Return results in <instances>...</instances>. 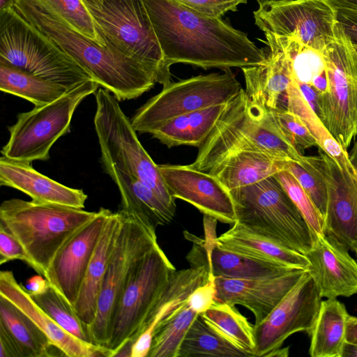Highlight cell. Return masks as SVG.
I'll return each instance as SVG.
<instances>
[{
	"instance_id": "obj_1",
	"label": "cell",
	"mask_w": 357,
	"mask_h": 357,
	"mask_svg": "<svg viewBox=\"0 0 357 357\" xmlns=\"http://www.w3.org/2000/svg\"><path fill=\"white\" fill-rule=\"evenodd\" d=\"M168 68L185 63L204 69L261 65L266 52L244 32L175 0H143Z\"/></svg>"
},
{
	"instance_id": "obj_2",
	"label": "cell",
	"mask_w": 357,
	"mask_h": 357,
	"mask_svg": "<svg viewBox=\"0 0 357 357\" xmlns=\"http://www.w3.org/2000/svg\"><path fill=\"white\" fill-rule=\"evenodd\" d=\"M13 8L119 101L137 98L157 83L155 75L142 64L75 31L36 0H15Z\"/></svg>"
},
{
	"instance_id": "obj_3",
	"label": "cell",
	"mask_w": 357,
	"mask_h": 357,
	"mask_svg": "<svg viewBox=\"0 0 357 357\" xmlns=\"http://www.w3.org/2000/svg\"><path fill=\"white\" fill-rule=\"evenodd\" d=\"M97 213L83 208L13 198L0 206V227L22 245L33 269L45 278L63 244Z\"/></svg>"
},
{
	"instance_id": "obj_4",
	"label": "cell",
	"mask_w": 357,
	"mask_h": 357,
	"mask_svg": "<svg viewBox=\"0 0 357 357\" xmlns=\"http://www.w3.org/2000/svg\"><path fill=\"white\" fill-rule=\"evenodd\" d=\"M236 222L284 248L305 255L315 234L275 174L229 190Z\"/></svg>"
},
{
	"instance_id": "obj_5",
	"label": "cell",
	"mask_w": 357,
	"mask_h": 357,
	"mask_svg": "<svg viewBox=\"0 0 357 357\" xmlns=\"http://www.w3.org/2000/svg\"><path fill=\"white\" fill-rule=\"evenodd\" d=\"M0 65L68 89L93 79L85 69L14 8L0 11Z\"/></svg>"
},
{
	"instance_id": "obj_6",
	"label": "cell",
	"mask_w": 357,
	"mask_h": 357,
	"mask_svg": "<svg viewBox=\"0 0 357 357\" xmlns=\"http://www.w3.org/2000/svg\"><path fill=\"white\" fill-rule=\"evenodd\" d=\"M105 44L150 70L157 82H171L170 69L143 0H83Z\"/></svg>"
},
{
	"instance_id": "obj_7",
	"label": "cell",
	"mask_w": 357,
	"mask_h": 357,
	"mask_svg": "<svg viewBox=\"0 0 357 357\" xmlns=\"http://www.w3.org/2000/svg\"><path fill=\"white\" fill-rule=\"evenodd\" d=\"M94 94L96 102L94 126L101 162H109L137 177L176 210L175 199L167 188L158 165L140 143L131 119L123 112L119 100L102 87Z\"/></svg>"
},
{
	"instance_id": "obj_8",
	"label": "cell",
	"mask_w": 357,
	"mask_h": 357,
	"mask_svg": "<svg viewBox=\"0 0 357 357\" xmlns=\"http://www.w3.org/2000/svg\"><path fill=\"white\" fill-rule=\"evenodd\" d=\"M99 86L93 79L86 81L50 103L19 114L8 128L9 139L1 149L2 155L27 162L47 160L52 145L69 131L77 107Z\"/></svg>"
},
{
	"instance_id": "obj_9",
	"label": "cell",
	"mask_w": 357,
	"mask_h": 357,
	"mask_svg": "<svg viewBox=\"0 0 357 357\" xmlns=\"http://www.w3.org/2000/svg\"><path fill=\"white\" fill-rule=\"evenodd\" d=\"M322 53L328 90L319 96L318 117L347 151L357 137V52L338 22L334 39Z\"/></svg>"
},
{
	"instance_id": "obj_10",
	"label": "cell",
	"mask_w": 357,
	"mask_h": 357,
	"mask_svg": "<svg viewBox=\"0 0 357 357\" xmlns=\"http://www.w3.org/2000/svg\"><path fill=\"white\" fill-rule=\"evenodd\" d=\"M241 89L231 69L171 82L135 112L131 123L136 131L151 134L178 116L228 102Z\"/></svg>"
},
{
	"instance_id": "obj_11",
	"label": "cell",
	"mask_w": 357,
	"mask_h": 357,
	"mask_svg": "<svg viewBox=\"0 0 357 357\" xmlns=\"http://www.w3.org/2000/svg\"><path fill=\"white\" fill-rule=\"evenodd\" d=\"M176 268L159 244L140 260L132 271L113 316L106 348L116 356L137 338L145 320Z\"/></svg>"
},
{
	"instance_id": "obj_12",
	"label": "cell",
	"mask_w": 357,
	"mask_h": 357,
	"mask_svg": "<svg viewBox=\"0 0 357 357\" xmlns=\"http://www.w3.org/2000/svg\"><path fill=\"white\" fill-rule=\"evenodd\" d=\"M121 212L123 221L101 285L95 320L88 326L93 342L105 349L113 316L132 271L158 243L155 229Z\"/></svg>"
},
{
	"instance_id": "obj_13",
	"label": "cell",
	"mask_w": 357,
	"mask_h": 357,
	"mask_svg": "<svg viewBox=\"0 0 357 357\" xmlns=\"http://www.w3.org/2000/svg\"><path fill=\"white\" fill-rule=\"evenodd\" d=\"M255 23L264 34L294 36L323 52L334 39L336 10L322 0H260Z\"/></svg>"
},
{
	"instance_id": "obj_14",
	"label": "cell",
	"mask_w": 357,
	"mask_h": 357,
	"mask_svg": "<svg viewBox=\"0 0 357 357\" xmlns=\"http://www.w3.org/2000/svg\"><path fill=\"white\" fill-rule=\"evenodd\" d=\"M321 298L306 270L271 313L254 324L255 357H271L295 333L303 331L310 336Z\"/></svg>"
},
{
	"instance_id": "obj_15",
	"label": "cell",
	"mask_w": 357,
	"mask_h": 357,
	"mask_svg": "<svg viewBox=\"0 0 357 357\" xmlns=\"http://www.w3.org/2000/svg\"><path fill=\"white\" fill-rule=\"evenodd\" d=\"M311 160L323 175L327 187L324 233L351 250L357 245V139L349 155L356 175L344 169L321 151L319 156H311Z\"/></svg>"
},
{
	"instance_id": "obj_16",
	"label": "cell",
	"mask_w": 357,
	"mask_h": 357,
	"mask_svg": "<svg viewBox=\"0 0 357 357\" xmlns=\"http://www.w3.org/2000/svg\"><path fill=\"white\" fill-rule=\"evenodd\" d=\"M111 212L100 208L63 244L48 268L45 279L72 306Z\"/></svg>"
},
{
	"instance_id": "obj_17",
	"label": "cell",
	"mask_w": 357,
	"mask_h": 357,
	"mask_svg": "<svg viewBox=\"0 0 357 357\" xmlns=\"http://www.w3.org/2000/svg\"><path fill=\"white\" fill-rule=\"evenodd\" d=\"M170 195L183 200L205 215L227 224L236 222L229 192L213 176L181 165H158Z\"/></svg>"
},
{
	"instance_id": "obj_18",
	"label": "cell",
	"mask_w": 357,
	"mask_h": 357,
	"mask_svg": "<svg viewBox=\"0 0 357 357\" xmlns=\"http://www.w3.org/2000/svg\"><path fill=\"white\" fill-rule=\"evenodd\" d=\"M344 245L324 233L315 234L312 248L305 255L307 271L321 298L350 297L357 294V261Z\"/></svg>"
},
{
	"instance_id": "obj_19",
	"label": "cell",
	"mask_w": 357,
	"mask_h": 357,
	"mask_svg": "<svg viewBox=\"0 0 357 357\" xmlns=\"http://www.w3.org/2000/svg\"><path fill=\"white\" fill-rule=\"evenodd\" d=\"M306 270L294 269L283 275L260 279L215 277V301L241 305L261 322L282 301Z\"/></svg>"
},
{
	"instance_id": "obj_20",
	"label": "cell",
	"mask_w": 357,
	"mask_h": 357,
	"mask_svg": "<svg viewBox=\"0 0 357 357\" xmlns=\"http://www.w3.org/2000/svg\"><path fill=\"white\" fill-rule=\"evenodd\" d=\"M0 296L10 301L27 315L65 356L110 357L108 349L84 342L58 325L34 302L26 287L18 283L11 271L0 272Z\"/></svg>"
},
{
	"instance_id": "obj_21",
	"label": "cell",
	"mask_w": 357,
	"mask_h": 357,
	"mask_svg": "<svg viewBox=\"0 0 357 357\" xmlns=\"http://www.w3.org/2000/svg\"><path fill=\"white\" fill-rule=\"evenodd\" d=\"M208 278V273L204 267L190 266L172 273L132 344L130 357L148 356L157 326L184 307L190 294Z\"/></svg>"
},
{
	"instance_id": "obj_22",
	"label": "cell",
	"mask_w": 357,
	"mask_h": 357,
	"mask_svg": "<svg viewBox=\"0 0 357 357\" xmlns=\"http://www.w3.org/2000/svg\"><path fill=\"white\" fill-rule=\"evenodd\" d=\"M0 184L17 189L33 201L84 208L87 199L82 189L66 186L36 171L31 162L0 158Z\"/></svg>"
},
{
	"instance_id": "obj_23",
	"label": "cell",
	"mask_w": 357,
	"mask_h": 357,
	"mask_svg": "<svg viewBox=\"0 0 357 357\" xmlns=\"http://www.w3.org/2000/svg\"><path fill=\"white\" fill-rule=\"evenodd\" d=\"M266 60L264 63L242 68L245 93L251 102L266 109L280 105L291 81L288 60L281 48L266 37Z\"/></svg>"
},
{
	"instance_id": "obj_24",
	"label": "cell",
	"mask_w": 357,
	"mask_h": 357,
	"mask_svg": "<svg viewBox=\"0 0 357 357\" xmlns=\"http://www.w3.org/2000/svg\"><path fill=\"white\" fill-rule=\"evenodd\" d=\"M101 163L105 172L119 188L121 195L119 211L155 229L172 222L176 210L172 208L153 190L137 177L107 162Z\"/></svg>"
},
{
	"instance_id": "obj_25",
	"label": "cell",
	"mask_w": 357,
	"mask_h": 357,
	"mask_svg": "<svg viewBox=\"0 0 357 357\" xmlns=\"http://www.w3.org/2000/svg\"><path fill=\"white\" fill-rule=\"evenodd\" d=\"M123 218L120 211L109 215L73 306L79 318L88 326L95 320L101 285Z\"/></svg>"
},
{
	"instance_id": "obj_26",
	"label": "cell",
	"mask_w": 357,
	"mask_h": 357,
	"mask_svg": "<svg viewBox=\"0 0 357 357\" xmlns=\"http://www.w3.org/2000/svg\"><path fill=\"white\" fill-rule=\"evenodd\" d=\"M217 245L226 250L254 259L280 264L294 269L307 270V257L258 235L235 222L216 238Z\"/></svg>"
},
{
	"instance_id": "obj_27",
	"label": "cell",
	"mask_w": 357,
	"mask_h": 357,
	"mask_svg": "<svg viewBox=\"0 0 357 357\" xmlns=\"http://www.w3.org/2000/svg\"><path fill=\"white\" fill-rule=\"evenodd\" d=\"M283 161L264 153L241 151L227 155L203 172L215 176L229 191L275 174L282 169Z\"/></svg>"
},
{
	"instance_id": "obj_28",
	"label": "cell",
	"mask_w": 357,
	"mask_h": 357,
	"mask_svg": "<svg viewBox=\"0 0 357 357\" xmlns=\"http://www.w3.org/2000/svg\"><path fill=\"white\" fill-rule=\"evenodd\" d=\"M227 103L178 116L151 134L168 148L181 145L199 147L225 110Z\"/></svg>"
},
{
	"instance_id": "obj_29",
	"label": "cell",
	"mask_w": 357,
	"mask_h": 357,
	"mask_svg": "<svg viewBox=\"0 0 357 357\" xmlns=\"http://www.w3.org/2000/svg\"><path fill=\"white\" fill-rule=\"evenodd\" d=\"M349 315L344 303L337 298L321 301L310 335L309 354L311 357H341L347 341Z\"/></svg>"
},
{
	"instance_id": "obj_30",
	"label": "cell",
	"mask_w": 357,
	"mask_h": 357,
	"mask_svg": "<svg viewBox=\"0 0 357 357\" xmlns=\"http://www.w3.org/2000/svg\"><path fill=\"white\" fill-rule=\"evenodd\" d=\"M0 326L15 342L22 357H50L61 351L27 315L1 296Z\"/></svg>"
},
{
	"instance_id": "obj_31",
	"label": "cell",
	"mask_w": 357,
	"mask_h": 357,
	"mask_svg": "<svg viewBox=\"0 0 357 357\" xmlns=\"http://www.w3.org/2000/svg\"><path fill=\"white\" fill-rule=\"evenodd\" d=\"M286 105L284 107L298 115L316 139L320 151L331 157L344 169L356 175L349 160V155L324 127L319 117L308 105L296 81L291 83L283 96Z\"/></svg>"
},
{
	"instance_id": "obj_32",
	"label": "cell",
	"mask_w": 357,
	"mask_h": 357,
	"mask_svg": "<svg viewBox=\"0 0 357 357\" xmlns=\"http://www.w3.org/2000/svg\"><path fill=\"white\" fill-rule=\"evenodd\" d=\"M192 356L250 357L208 323L201 314H197L187 331L178 354V357Z\"/></svg>"
},
{
	"instance_id": "obj_33",
	"label": "cell",
	"mask_w": 357,
	"mask_h": 357,
	"mask_svg": "<svg viewBox=\"0 0 357 357\" xmlns=\"http://www.w3.org/2000/svg\"><path fill=\"white\" fill-rule=\"evenodd\" d=\"M0 89L2 92L26 99L35 106L50 103L70 90L3 65H0Z\"/></svg>"
},
{
	"instance_id": "obj_34",
	"label": "cell",
	"mask_w": 357,
	"mask_h": 357,
	"mask_svg": "<svg viewBox=\"0 0 357 357\" xmlns=\"http://www.w3.org/2000/svg\"><path fill=\"white\" fill-rule=\"evenodd\" d=\"M201 314L220 333L248 353L250 357H255L254 325L238 312L235 305L215 301Z\"/></svg>"
},
{
	"instance_id": "obj_35",
	"label": "cell",
	"mask_w": 357,
	"mask_h": 357,
	"mask_svg": "<svg viewBox=\"0 0 357 357\" xmlns=\"http://www.w3.org/2000/svg\"><path fill=\"white\" fill-rule=\"evenodd\" d=\"M197 314L186 304L158 324L147 357H178L183 337Z\"/></svg>"
},
{
	"instance_id": "obj_36",
	"label": "cell",
	"mask_w": 357,
	"mask_h": 357,
	"mask_svg": "<svg viewBox=\"0 0 357 357\" xmlns=\"http://www.w3.org/2000/svg\"><path fill=\"white\" fill-rule=\"evenodd\" d=\"M30 296L66 332L84 342L94 344L88 326L79 318L73 306L50 284L43 291Z\"/></svg>"
},
{
	"instance_id": "obj_37",
	"label": "cell",
	"mask_w": 357,
	"mask_h": 357,
	"mask_svg": "<svg viewBox=\"0 0 357 357\" xmlns=\"http://www.w3.org/2000/svg\"><path fill=\"white\" fill-rule=\"evenodd\" d=\"M50 10L66 24L84 36L105 46L98 32L94 21L83 0H36Z\"/></svg>"
},
{
	"instance_id": "obj_38",
	"label": "cell",
	"mask_w": 357,
	"mask_h": 357,
	"mask_svg": "<svg viewBox=\"0 0 357 357\" xmlns=\"http://www.w3.org/2000/svg\"><path fill=\"white\" fill-rule=\"evenodd\" d=\"M282 169L296 178L324 218L328 202L327 187L323 175L312 163L311 156H305L302 162L284 160Z\"/></svg>"
},
{
	"instance_id": "obj_39",
	"label": "cell",
	"mask_w": 357,
	"mask_h": 357,
	"mask_svg": "<svg viewBox=\"0 0 357 357\" xmlns=\"http://www.w3.org/2000/svg\"><path fill=\"white\" fill-rule=\"evenodd\" d=\"M275 176L300 211L313 232L324 233V218L296 178L285 169L280 170L275 174Z\"/></svg>"
},
{
	"instance_id": "obj_40",
	"label": "cell",
	"mask_w": 357,
	"mask_h": 357,
	"mask_svg": "<svg viewBox=\"0 0 357 357\" xmlns=\"http://www.w3.org/2000/svg\"><path fill=\"white\" fill-rule=\"evenodd\" d=\"M268 110L284 135L298 149L318 146L316 139L298 115L282 106Z\"/></svg>"
},
{
	"instance_id": "obj_41",
	"label": "cell",
	"mask_w": 357,
	"mask_h": 357,
	"mask_svg": "<svg viewBox=\"0 0 357 357\" xmlns=\"http://www.w3.org/2000/svg\"><path fill=\"white\" fill-rule=\"evenodd\" d=\"M190 9L212 17H220L229 11H236L238 6L248 0H175Z\"/></svg>"
},
{
	"instance_id": "obj_42",
	"label": "cell",
	"mask_w": 357,
	"mask_h": 357,
	"mask_svg": "<svg viewBox=\"0 0 357 357\" xmlns=\"http://www.w3.org/2000/svg\"><path fill=\"white\" fill-rule=\"evenodd\" d=\"M216 294L215 276L208 275V280L190 294L187 299V306L195 312L202 314L215 301Z\"/></svg>"
},
{
	"instance_id": "obj_43",
	"label": "cell",
	"mask_w": 357,
	"mask_h": 357,
	"mask_svg": "<svg viewBox=\"0 0 357 357\" xmlns=\"http://www.w3.org/2000/svg\"><path fill=\"white\" fill-rule=\"evenodd\" d=\"M15 259L24 261L33 268V263L20 242L0 227V264Z\"/></svg>"
},
{
	"instance_id": "obj_44",
	"label": "cell",
	"mask_w": 357,
	"mask_h": 357,
	"mask_svg": "<svg viewBox=\"0 0 357 357\" xmlns=\"http://www.w3.org/2000/svg\"><path fill=\"white\" fill-rule=\"evenodd\" d=\"M337 21L357 52V9L336 10Z\"/></svg>"
},
{
	"instance_id": "obj_45",
	"label": "cell",
	"mask_w": 357,
	"mask_h": 357,
	"mask_svg": "<svg viewBox=\"0 0 357 357\" xmlns=\"http://www.w3.org/2000/svg\"><path fill=\"white\" fill-rule=\"evenodd\" d=\"M0 357H22L15 342L1 326H0Z\"/></svg>"
},
{
	"instance_id": "obj_46",
	"label": "cell",
	"mask_w": 357,
	"mask_h": 357,
	"mask_svg": "<svg viewBox=\"0 0 357 357\" xmlns=\"http://www.w3.org/2000/svg\"><path fill=\"white\" fill-rule=\"evenodd\" d=\"M297 84L304 99L305 100L308 105L310 107V108L318 116V102L319 93L315 90V89L310 84L300 83H297Z\"/></svg>"
},
{
	"instance_id": "obj_47",
	"label": "cell",
	"mask_w": 357,
	"mask_h": 357,
	"mask_svg": "<svg viewBox=\"0 0 357 357\" xmlns=\"http://www.w3.org/2000/svg\"><path fill=\"white\" fill-rule=\"evenodd\" d=\"M49 284L43 276L36 275L27 280L26 289L30 294H36L43 291Z\"/></svg>"
},
{
	"instance_id": "obj_48",
	"label": "cell",
	"mask_w": 357,
	"mask_h": 357,
	"mask_svg": "<svg viewBox=\"0 0 357 357\" xmlns=\"http://www.w3.org/2000/svg\"><path fill=\"white\" fill-rule=\"evenodd\" d=\"M335 10L340 9H357V0H322Z\"/></svg>"
},
{
	"instance_id": "obj_49",
	"label": "cell",
	"mask_w": 357,
	"mask_h": 357,
	"mask_svg": "<svg viewBox=\"0 0 357 357\" xmlns=\"http://www.w3.org/2000/svg\"><path fill=\"white\" fill-rule=\"evenodd\" d=\"M347 341L357 344V317L350 314L347 319Z\"/></svg>"
},
{
	"instance_id": "obj_50",
	"label": "cell",
	"mask_w": 357,
	"mask_h": 357,
	"mask_svg": "<svg viewBox=\"0 0 357 357\" xmlns=\"http://www.w3.org/2000/svg\"><path fill=\"white\" fill-rule=\"evenodd\" d=\"M341 357H357V344L346 341L342 348Z\"/></svg>"
},
{
	"instance_id": "obj_51",
	"label": "cell",
	"mask_w": 357,
	"mask_h": 357,
	"mask_svg": "<svg viewBox=\"0 0 357 357\" xmlns=\"http://www.w3.org/2000/svg\"><path fill=\"white\" fill-rule=\"evenodd\" d=\"M15 0H0V11L12 8Z\"/></svg>"
},
{
	"instance_id": "obj_52",
	"label": "cell",
	"mask_w": 357,
	"mask_h": 357,
	"mask_svg": "<svg viewBox=\"0 0 357 357\" xmlns=\"http://www.w3.org/2000/svg\"><path fill=\"white\" fill-rule=\"evenodd\" d=\"M351 250L354 252V254H355V255H356V258H357V245H356L352 248V250Z\"/></svg>"
},
{
	"instance_id": "obj_53",
	"label": "cell",
	"mask_w": 357,
	"mask_h": 357,
	"mask_svg": "<svg viewBox=\"0 0 357 357\" xmlns=\"http://www.w3.org/2000/svg\"><path fill=\"white\" fill-rule=\"evenodd\" d=\"M256 1H259L260 0H256Z\"/></svg>"
}]
</instances>
